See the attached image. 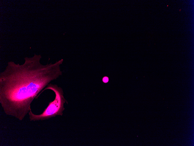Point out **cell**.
Here are the masks:
<instances>
[{"mask_svg": "<svg viewBox=\"0 0 194 146\" xmlns=\"http://www.w3.org/2000/svg\"><path fill=\"white\" fill-rule=\"evenodd\" d=\"M40 55L25 57L24 64L10 61L0 73V103L5 113L22 121L35 98L51 81L62 73V59L43 65Z\"/></svg>", "mask_w": 194, "mask_h": 146, "instance_id": "1", "label": "cell"}, {"mask_svg": "<svg viewBox=\"0 0 194 146\" xmlns=\"http://www.w3.org/2000/svg\"><path fill=\"white\" fill-rule=\"evenodd\" d=\"M46 89L52 90L55 94V97L53 101L50 102L47 107L41 114L36 115L33 113L30 109L28 114L30 121H42L57 115L62 116L65 109L64 105L67 101L64 98L62 89L56 84L49 83L41 92Z\"/></svg>", "mask_w": 194, "mask_h": 146, "instance_id": "2", "label": "cell"}, {"mask_svg": "<svg viewBox=\"0 0 194 146\" xmlns=\"http://www.w3.org/2000/svg\"><path fill=\"white\" fill-rule=\"evenodd\" d=\"M103 81L105 83L107 82L108 81V78L107 77H105L103 78Z\"/></svg>", "mask_w": 194, "mask_h": 146, "instance_id": "3", "label": "cell"}]
</instances>
